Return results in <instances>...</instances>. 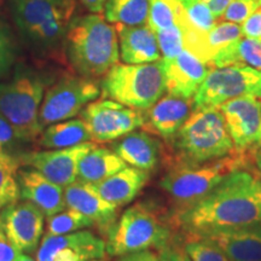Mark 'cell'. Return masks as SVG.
I'll return each mask as SVG.
<instances>
[{
  "mask_svg": "<svg viewBox=\"0 0 261 261\" xmlns=\"http://www.w3.org/2000/svg\"><path fill=\"white\" fill-rule=\"evenodd\" d=\"M103 12L109 23L144 25L148 23L149 0H107Z\"/></svg>",
  "mask_w": 261,
  "mask_h": 261,
  "instance_id": "4316f807",
  "label": "cell"
},
{
  "mask_svg": "<svg viewBox=\"0 0 261 261\" xmlns=\"http://www.w3.org/2000/svg\"><path fill=\"white\" fill-rule=\"evenodd\" d=\"M171 210L152 202H138L123 212L107 234V254L121 257L160 249L177 233Z\"/></svg>",
  "mask_w": 261,
  "mask_h": 261,
  "instance_id": "277c9868",
  "label": "cell"
},
{
  "mask_svg": "<svg viewBox=\"0 0 261 261\" xmlns=\"http://www.w3.org/2000/svg\"><path fill=\"white\" fill-rule=\"evenodd\" d=\"M173 218L178 232L191 236L261 225V174L252 166L236 169L201 201Z\"/></svg>",
  "mask_w": 261,
  "mask_h": 261,
  "instance_id": "6da1fadb",
  "label": "cell"
},
{
  "mask_svg": "<svg viewBox=\"0 0 261 261\" xmlns=\"http://www.w3.org/2000/svg\"><path fill=\"white\" fill-rule=\"evenodd\" d=\"M91 14H102L107 0H80Z\"/></svg>",
  "mask_w": 261,
  "mask_h": 261,
  "instance_id": "b9f144b4",
  "label": "cell"
},
{
  "mask_svg": "<svg viewBox=\"0 0 261 261\" xmlns=\"http://www.w3.org/2000/svg\"><path fill=\"white\" fill-rule=\"evenodd\" d=\"M106 255V241L87 230L45 234L37 250L38 261H90L104 259Z\"/></svg>",
  "mask_w": 261,
  "mask_h": 261,
  "instance_id": "5bb4252c",
  "label": "cell"
},
{
  "mask_svg": "<svg viewBox=\"0 0 261 261\" xmlns=\"http://www.w3.org/2000/svg\"><path fill=\"white\" fill-rule=\"evenodd\" d=\"M21 254L0 226V261H15Z\"/></svg>",
  "mask_w": 261,
  "mask_h": 261,
  "instance_id": "f35d334b",
  "label": "cell"
},
{
  "mask_svg": "<svg viewBox=\"0 0 261 261\" xmlns=\"http://www.w3.org/2000/svg\"><path fill=\"white\" fill-rule=\"evenodd\" d=\"M23 143L5 116L0 113V151L10 152Z\"/></svg>",
  "mask_w": 261,
  "mask_h": 261,
  "instance_id": "8d00e7d4",
  "label": "cell"
},
{
  "mask_svg": "<svg viewBox=\"0 0 261 261\" xmlns=\"http://www.w3.org/2000/svg\"><path fill=\"white\" fill-rule=\"evenodd\" d=\"M37 142L39 146L45 149H65L92 142V137L86 123L80 117L47 126V128L42 129Z\"/></svg>",
  "mask_w": 261,
  "mask_h": 261,
  "instance_id": "d4e9b609",
  "label": "cell"
},
{
  "mask_svg": "<svg viewBox=\"0 0 261 261\" xmlns=\"http://www.w3.org/2000/svg\"><path fill=\"white\" fill-rule=\"evenodd\" d=\"M201 236L214 241L230 261H261V225L223 228Z\"/></svg>",
  "mask_w": 261,
  "mask_h": 261,
  "instance_id": "7402d4cb",
  "label": "cell"
},
{
  "mask_svg": "<svg viewBox=\"0 0 261 261\" xmlns=\"http://www.w3.org/2000/svg\"><path fill=\"white\" fill-rule=\"evenodd\" d=\"M260 8L261 0H232V3L221 15V19L242 24L250 15H253Z\"/></svg>",
  "mask_w": 261,
  "mask_h": 261,
  "instance_id": "e575fe53",
  "label": "cell"
},
{
  "mask_svg": "<svg viewBox=\"0 0 261 261\" xmlns=\"http://www.w3.org/2000/svg\"><path fill=\"white\" fill-rule=\"evenodd\" d=\"M100 90L103 98L145 112L166 92L162 61L144 64L117 63L104 75Z\"/></svg>",
  "mask_w": 261,
  "mask_h": 261,
  "instance_id": "ba28073f",
  "label": "cell"
},
{
  "mask_svg": "<svg viewBox=\"0 0 261 261\" xmlns=\"http://www.w3.org/2000/svg\"><path fill=\"white\" fill-rule=\"evenodd\" d=\"M17 56V44L11 28L0 19V79L9 73Z\"/></svg>",
  "mask_w": 261,
  "mask_h": 261,
  "instance_id": "836d02e7",
  "label": "cell"
},
{
  "mask_svg": "<svg viewBox=\"0 0 261 261\" xmlns=\"http://www.w3.org/2000/svg\"><path fill=\"white\" fill-rule=\"evenodd\" d=\"M90 261H106L104 259H96V260H90Z\"/></svg>",
  "mask_w": 261,
  "mask_h": 261,
  "instance_id": "f6af8a7d",
  "label": "cell"
},
{
  "mask_svg": "<svg viewBox=\"0 0 261 261\" xmlns=\"http://www.w3.org/2000/svg\"><path fill=\"white\" fill-rule=\"evenodd\" d=\"M166 91L168 94L182 98H194L208 73L212 69L190 51L182 50L172 60H163Z\"/></svg>",
  "mask_w": 261,
  "mask_h": 261,
  "instance_id": "e0dca14e",
  "label": "cell"
},
{
  "mask_svg": "<svg viewBox=\"0 0 261 261\" xmlns=\"http://www.w3.org/2000/svg\"><path fill=\"white\" fill-rule=\"evenodd\" d=\"M247 158L232 152L223 159L192 166H171L160 180V188L168 195L173 217L201 201L236 169L252 166Z\"/></svg>",
  "mask_w": 261,
  "mask_h": 261,
  "instance_id": "8992f818",
  "label": "cell"
},
{
  "mask_svg": "<svg viewBox=\"0 0 261 261\" xmlns=\"http://www.w3.org/2000/svg\"><path fill=\"white\" fill-rule=\"evenodd\" d=\"M159 261H192L182 246V240H178L174 233L165 246L158 249Z\"/></svg>",
  "mask_w": 261,
  "mask_h": 261,
  "instance_id": "d590c367",
  "label": "cell"
},
{
  "mask_svg": "<svg viewBox=\"0 0 261 261\" xmlns=\"http://www.w3.org/2000/svg\"><path fill=\"white\" fill-rule=\"evenodd\" d=\"M62 48L77 74L94 80L104 76L120 60L116 27L100 14L75 16Z\"/></svg>",
  "mask_w": 261,
  "mask_h": 261,
  "instance_id": "3957f363",
  "label": "cell"
},
{
  "mask_svg": "<svg viewBox=\"0 0 261 261\" xmlns=\"http://www.w3.org/2000/svg\"><path fill=\"white\" fill-rule=\"evenodd\" d=\"M233 144L219 108H195L177 135L166 144L165 167L207 163L231 155Z\"/></svg>",
  "mask_w": 261,
  "mask_h": 261,
  "instance_id": "7a4b0ae2",
  "label": "cell"
},
{
  "mask_svg": "<svg viewBox=\"0 0 261 261\" xmlns=\"http://www.w3.org/2000/svg\"><path fill=\"white\" fill-rule=\"evenodd\" d=\"M44 213L29 201H16L0 210V226L21 253L38 249L44 232Z\"/></svg>",
  "mask_w": 261,
  "mask_h": 261,
  "instance_id": "9a60e30c",
  "label": "cell"
},
{
  "mask_svg": "<svg viewBox=\"0 0 261 261\" xmlns=\"http://www.w3.org/2000/svg\"><path fill=\"white\" fill-rule=\"evenodd\" d=\"M150 173L136 167L120 169L103 180L92 184L103 200L114 207L121 208L130 203L148 184Z\"/></svg>",
  "mask_w": 261,
  "mask_h": 261,
  "instance_id": "603a6c76",
  "label": "cell"
},
{
  "mask_svg": "<svg viewBox=\"0 0 261 261\" xmlns=\"http://www.w3.org/2000/svg\"><path fill=\"white\" fill-rule=\"evenodd\" d=\"M126 166V162L113 149L96 144L80 160L77 179L89 184H96Z\"/></svg>",
  "mask_w": 261,
  "mask_h": 261,
  "instance_id": "cb8c5ba5",
  "label": "cell"
},
{
  "mask_svg": "<svg viewBox=\"0 0 261 261\" xmlns=\"http://www.w3.org/2000/svg\"><path fill=\"white\" fill-rule=\"evenodd\" d=\"M253 165L255 166L256 171L260 173L261 174V150L257 154L255 155V158H254V161H253Z\"/></svg>",
  "mask_w": 261,
  "mask_h": 261,
  "instance_id": "7bdbcfd3",
  "label": "cell"
},
{
  "mask_svg": "<svg viewBox=\"0 0 261 261\" xmlns=\"http://www.w3.org/2000/svg\"><path fill=\"white\" fill-rule=\"evenodd\" d=\"M223 113L236 154L254 161L261 150V100L243 96L218 107Z\"/></svg>",
  "mask_w": 261,
  "mask_h": 261,
  "instance_id": "7c38bea8",
  "label": "cell"
},
{
  "mask_svg": "<svg viewBox=\"0 0 261 261\" xmlns=\"http://www.w3.org/2000/svg\"><path fill=\"white\" fill-rule=\"evenodd\" d=\"M64 200L68 208L75 210L92 220L102 236L107 237L117 220V210L103 200L92 184L76 179L64 189Z\"/></svg>",
  "mask_w": 261,
  "mask_h": 261,
  "instance_id": "2e32d148",
  "label": "cell"
},
{
  "mask_svg": "<svg viewBox=\"0 0 261 261\" xmlns=\"http://www.w3.org/2000/svg\"><path fill=\"white\" fill-rule=\"evenodd\" d=\"M89 227H93L92 220L80 212L68 208L47 218L46 234H67Z\"/></svg>",
  "mask_w": 261,
  "mask_h": 261,
  "instance_id": "4dcf8cb0",
  "label": "cell"
},
{
  "mask_svg": "<svg viewBox=\"0 0 261 261\" xmlns=\"http://www.w3.org/2000/svg\"><path fill=\"white\" fill-rule=\"evenodd\" d=\"M102 93L100 85L94 79L81 75L67 74L48 87L39 110V122L42 127L73 119L87 104Z\"/></svg>",
  "mask_w": 261,
  "mask_h": 261,
  "instance_id": "9c48e42d",
  "label": "cell"
},
{
  "mask_svg": "<svg viewBox=\"0 0 261 261\" xmlns=\"http://www.w3.org/2000/svg\"><path fill=\"white\" fill-rule=\"evenodd\" d=\"M243 96L261 98V70L241 64L212 68L195 94V108H218Z\"/></svg>",
  "mask_w": 261,
  "mask_h": 261,
  "instance_id": "30bf717a",
  "label": "cell"
},
{
  "mask_svg": "<svg viewBox=\"0 0 261 261\" xmlns=\"http://www.w3.org/2000/svg\"><path fill=\"white\" fill-rule=\"evenodd\" d=\"M46 86L47 77L27 65H17L11 79L0 83V113L23 143L41 135L39 110Z\"/></svg>",
  "mask_w": 261,
  "mask_h": 261,
  "instance_id": "52a82bcc",
  "label": "cell"
},
{
  "mask_svg": "<svg viewBox=\"0 0 261 261\" xmlns=\"http://www.w3.org/2000/svg\"><path fill=\"white\" fill-rule=\"evenodd\" d=\"M241 29L246 38L261 40V8L241 24Z\"/></svg>",
  "mask_w": 261,
  "mask_h": 261,
  "instance_id": "74e56055",
  "label": "cell"
},
{
  "mask_svg": "<svg viewBox=\"0 0 261 261\" xmlns=\"http://www.w3.org/2000/svg\"><path fill=\"white\" fill-rule=\"evenodd\" d=\"M237 64L261 70V40L250 38L238 39L218 51L212 61V67L214 68Z\"/></svg>",
  "mask_w": 261,
  "mask_h": 261,
  "instance_id": "484cf974",
  "label": "cell"
},
{
  "mask_svg": "<svg viewBox=\"0 0 261 261\" xmlns=\"http://www.w3.org/2000/svg\"><path fill=\"white\" fill-rule=\"evenodd\" d=\"M182 10L178 0H149L148 24L154 32L179 24Z\"/></svg>",
  "mask_w": 261,
  "mask_h": 261,
  "instance_id": "f546056e",
  "label": "cell"
},
{
  "mask_svg": "<svg viewBox=\"0 0 261 261\" xmlns=\"http://www.w3.org/2000/svg\"><path fill=\"white\" fill-rule=\"evenodd\" d=\"M96 144L86 142L73 148L22 152L16 156L21 166L37 169L44 177L65 188L76 180L80 160Z\"/></svg>",
  "mask_w": 261,
  "mask_h": 261,
  "instance_id": "4fadbf2b",
  "label": "cell"
},
{
  "mask_svg": "<svg viewBox=\"0 0 261 261\" xmlns=\"http://www.w3.org/2000/svg\"><path fill=\"white\" fill-rule=\"evenodd\" d=\"M19 166L17 156L0 151V210L21 198L17 181Z\"/></svg>",
  "mask_w": 261,
  "mask_h": 261,
  "instance_id": "83f0119b",
  "label": "cell"
},
{
  "mask_svg": "<svg viewBox=\"0 0 261 261\" xmlns=\"http://www.w3.org/2000/svg\"><path fill=\"white\" fill-rule=\"evenodd\" d=\"M120 58L126 64L152 63L161 60L156 33L144 25L115 24Z\"/></svg>",
  "mask_w": 261,
  "mask_h": 261,
  "instance_id": "44dd1931",
  "label": "cell"
},
{
  "mask_svg": "<svg viewBox=\"0 0 261 261\" xmlns=\"http://www.w3.org/2000/svg\"><path fill=\"white\" fill-rule=\"evenodd\" d=\"M117 261H159L158 254L152 250H143V252L132 253L121 256Z\"/></svg>",
  "mask_w": 261,
  "mask_h": 261,
  "instance_id": "ab89813d",
  "label": "cell"
},
{
  "mask_svg": "<svg viewBox=\"0 0 261 261\" xmlns=\"http://www.w3.org/2000/svg\"><path fill=\"white\" fill-rule=\"evenodd\" d=\"M203 2L210 8L214 17L218 19L221 17V15L224 14L227 6L232 3V0H203Z\"/></svg>",
  "mask_w": 261,
  "mask_h": 261,
  "instance_id": "60d3db41",
  "label": "cell"
},
{
  "mask_svg": "<svg viewBox=\"0 0 261 261\" xmlns=\"http://www.w3.org/2000/svg\"><path fill=\"white\" fill-rule=\"evenodd\" d=\"M10 14L24 44L37 55L62 47L75 18L76 0H9Z\"/></svg>",
  "mask_w": 261,
  "mask_h": 261,
  "instance_id": "5b68a950",
  "label": "cell"
},
{
  "mask_svg": "<svg viewBox=\"0 0 261 261\" xmlns=\"http://www.w3.org/2000/svg\"><path fill=\"white\" fill-rule=\"evenodd\" d=\"M80 117L89 128L92 142H115L144 126V112L102 98L84 108Z\"/></svg>",
  "mask_w": 261,
  "mask_h": 261,
  "instance_id": "8fae6325",
  "label": "cell"
},
{
  "mask_svg": "<svg viewBox=\"0 0 261 261\" xmlns=\"http://www.w3.org/2000/svg\"><path fill=\"white\" fill-rule=\"evenodd\" d=\"M15 261H38V260H34V259H33L32 256L25 255V254L22 253L21 255H19V256L17 257V259H16Z\"/></svg>",
  "mask_w": 261,
  "mask_h": 261,
  "instance_id": "ee69618b",
  "label": "cell"
},
{
  "mask_svg": "<svg viewBox=\"0 0 261 261\" xmlns=\"http://www.w3.org/2000/svg\"><path fill=\"white\" fill-rule=\"evenodd\" d=\"M195 109L194 98L167 94L161 97L150 109L145 110L144 128L166 143L177 135L180 127Z\"/></svg>",
  "mask_w": 261,
  "mask_h": 261,
  "instance_id": "ac0fdd59",
  "label": "cell"
},
{
  "mask_svg": "<svg viewBox=\"0 0 261 261\" xmlns=\"http://www.w3.org/2000/svg\"><path fill=\"white\" fill-rule=\"evenodd\" d=\"M180 234L185 252L192 261H230L224 250L211 238Z\"/></svg>",
  "mask_w": 261,
  "mask_h": 261,
  "instance_id": "1f68e13d",
  "label": "cell"
},
{
  "mask_svg": "<svg viewBox=\"0 0 261 261\" xmlns=\"http://www.w3.org/2000/svg\"><path fill=\"white\" fill-rule=\"evenodd\" d=\"M113 150L126 165L152 172L163 163L166 146L148 130H133L113 144Z\"/></svg>",
  "mask_w": 261,
  "mask_h": 261,
  "instance_id": "ffe728a7",
  "label": "cell"
},
{
  "mask_svg": "<svg viewBox=\"0 0 261 261\" xmlns=\"http://www.w3.org/2000/svg\"><path fill=\"white\" fill-rule=\"evenodd\" d=\"M17 181L19 197L34 203L46 218L67 207L63 188L44 177L37 169L22 166L17 172Z\"/></svg>",
  "mask_w": 261,
  "mask_h": 261,
  "instance_id": "d6986e66",
  "label": "cell"
},
{
  "mask_svg": "<svg viewBox=\"0 0 261 261\" xmlns=\"http://www.w3.org/2000/svg\"><path fill=\"white\" fill-rule=\"evenodd\" d=\"M182 15L179 22L180 28H191L195 31L208 32L217 23V18L211 12L203 0H178Z\"/></svg>",
  "mask_w": 261,
  "mask_h": 261,
  "instance_id": "f1b7e54d",
  "label": "cell"
},
{
  "mask_svg": "<svg viewBox=\"0 0 261 261\" xmlns=\"http://www.w3.org/2000/svg\"><path fill=\"white\" fill-rule=\"evenodd\" d=\"M155 33L163 60H172L184 50V35L179 24Z\"/></svg>",
  "mask_w": 261,
  "mask_h": 261,
  "instance_id": "d6a6232c",
  "label": "cell"
}]
</instances>
